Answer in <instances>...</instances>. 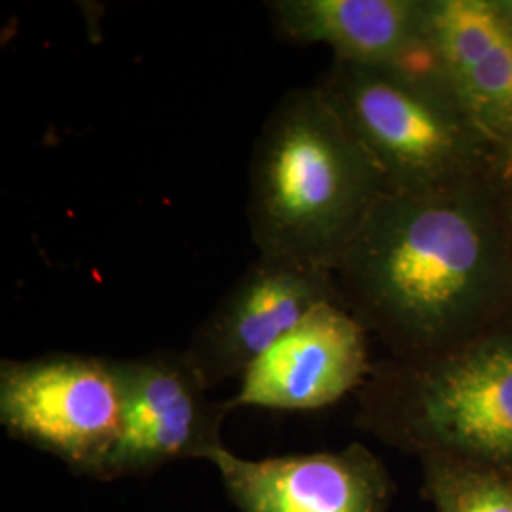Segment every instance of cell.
<instances>
[{"instance_id":"6","label":"cell","mask_w":512,"mask_h":512,"mask_svg":"<svg viewBox=\"0 0 512 512\" xmlns=\"http://www.w3.org/2000/svg\"><path fill=\"white\" fill-rule=\"evenodd\" d=\"M122 385V429L99 482L154 475L181 459L209 461L220 450L232 412L211 391L186 349L116 359Z\"/></svg>"},{"instance_id":"13","label":"cell","mask_w":512,"mask_h":512,"mask_svg":"<svg viewBox=\"0 0 512 512\" xmlns=\"http://www.w3.org/2000/svg\"><path fill=\"white\" fill-rule=\"evenodd\" d=\"M495 188L505 232L512 249V162H503L499 167V173L495 175Z\"/></svg>"},{"instance_id":"15","label":"cell","mask_w":512,"mask_h":512,"mask_svg":"<svg viewBox=\"0 0 512 512\" xmlns=\"http://www.w3.org/2000/svg\"><path fill=\"white\" fill-rule=\"evenodd\" d=\"M509 162H512V160H509Z\"/></svg>"},{"instance_id":"9","label":"cell","mask_w":512,"mask_h":512,"mask_svg":"<svg viewBox=\"0 0 512 512\" xmlns=\"http://www.w3.org/2000/svg\"><path fill=\"white\" fill-rule=\"evenodd\" d=\"M372 365L365 327L340 300L325 302L245 372L228 403L232 410H319L357 393Z\"/></svg>"},{"instance_id":"10","label":"cell","mask_w":512,"mask_h":512,"mask_svg":"<svg viewBox=\"0 0 512 512\" xmlns=\"http://www.w3.org/2000/svg\"><path fill=\"white\" fill-rule=\"evenodd\" d=\"M433 65L476 126L512 160V18L497 0H425Z\"/></svg>"},{"instance_id":"2","label":"cell","mask_w":512,"mask_h":512,"mask_svg":"<svg viewBox=\"0 0 512 512\" xmlns=\"http://www.w3.org/2000/svg\"><path fill=\"white\" fill-rule=\"evenodd\" d=\"M387 192L317 84L285 93L256 137L247 219L258 255L334 268Z\"/></svg>"},{"instance_id":"4","label":"cell","mask_w":512,"mask_h":512,"mask_svg":"<svg viewBox=\"0 0 512 512\" xmlns=\"http://www.w3.org/2000/svg\"><path fill=\"white\" fill-rule=\"evenodd\" d=\"M315 84L378 165L387 192L488 179L503 164L433 61L361 65L332 59Z\"/></svg>"},{"instance_id":"8","label":"cell","mask_w":512,"mask_h":512,"mask_svg":"<svg viewBox=\"0 0 512 512\" xmlns=\"http://www.w3.org/2000/svg\"><path fill=\"white\" fill-rule=\"evenodd\" d=\"M209 463L239 512H387L395 484L365 444L247 459L226 446Z\"/></svg>"},{"instance_id":"1","label":"cell","mask_w":512,"mask_h":512,"mask_svg":"<svg viewBox=\"0 0 512 512\" xmlns=\"http://www.w3.org/2000/svg\"><path fill=\"white\" fill-rule=\"evenodd\" d=\"M334 281L340 304L395 359L435 355L492 327L512 311V249L495 175L385 192Z\"/></svg>"},{"instance_id":"11","label":"cell","mask_w":512,"mask_h":512,"mask_svg":"<svg viewBox=\"0 0 512 512\" xmlns=\"http://www.w3.org/2000/svg\"><path fill=\"white\" fill-rule=\"evenodd\" d=\"M277 37L323 44L338 61L361 65L431 63L425 0H274L266 4Z\"/></svg>"},{"instance_id":"7","label":"cell","mask_w":512,"mask_h":512,"mask_svg":"<svg viewBox=\"0 0 512 512\" xmlns=\"http://www.w3.org/2000/svg\"><path fill=\"white\" fill-rule=\"evenodd\" d=\"M334 300L332 272L258 255L194 330L186 353L209 389L241 380L308 313Z\"/></svg>"},{"instance_id":"3","label":"cell","mask_w":512,"mask_h":512,"mask_svg":"<svg viewBox=\"0 0 512 512\" xmlns=\"http://www.w3.org/2000/svg\"><path fill=\"white\" fill-rule=\"evenodd\" d=\"M357 403L355 425L399 452L512 471V311L454 348L374 363Z\"/></svg>"},{"instance_id":"12","label":"cell","mask_w":512,"mask_h":512,"mask_svg":"<svg viewBox=\"0 0 512 512\" xmlns=\"http://www.w3.org/2000/svg\"><path fill=\"white\" fill-rule=\"evenodd\" d=\"M421 494L435 512H512V471L420 458Z\"/></svg>"},{"instance_id":"14","label":"cell","mask_w":512,"mask_h":512,"mask_svg":"<svg viewBox=\"0 0 512 512\" xmlns=\"http://www.w3.org/2000/svg\"><path fill=\"white\" fill-rule=\"evenodd\" d=\"M497 2H499V6L512 18V0H497Z\"/></svg>"},{"instance_id":"5","label":"cell","mask_w":512,"mask_h":512,"mask_svg":"<svg viewBox=\"0 0 512 512\" xmlns=\"http://www.w3.org/2000/svg\"><path fill=\"white\" fill-rule=\"evenodd\" d=\"M0 425L74 475L101 480L122 429L116 359L82 353L2 359Z\"/></svg>"}]
</instances>
